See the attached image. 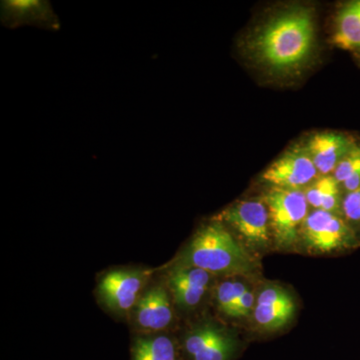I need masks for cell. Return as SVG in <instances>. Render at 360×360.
I'll list each match as a JSON object with an SVG mask.
<instances>
[{
	"mask_svg": "<svg viewBox=\"0 0 360 360\" xmlns=\"http://www.w3.org/2000/svg\"><path fill=\"white\" fill-rule=\"evenodd\" d=\"M175 264L227 276L248 274L255 269L253 257L233 238L226 225L217 219L198 229Z\"/></svg>",
	"mask_w": 360,
	"mask_h": 360,
	"instance_id": "7a4b0ae2",
	"label": "cell"
},
{
	"mask_svg": "<svg viewBox=\"0 0 360 360\" xmlns=\"http://www.w3.org/2000/svg\"><path fill=\"white\" fill-rule=\"evenodd\" d=\"M255 319L264 330H278L290 322L295 312L292 296L281 286L269 285L260 291L255 303Z\"/></svg>",
	"mask_w": 360,
	"mask_h": 360,
	"instance_id": "8fae6325",
	"label": "cell"
},
{
	"mask_svg": "<svg viewBox=\"0 0 360 360\" xmlns=\"http://www.w3.org/2000/svg\"><path fill=\"white\" fill-rule=\"evenodd\" d=\"M331 44L360 61V0L342 2L336 9Z\"/></svg>",
	"mask_w": 360,
	"mask_h": 360,
	"instance_id": "5bb4252c",
	"label": "cell"
},
{
	"mask_svg": "<svg viewBox=\"0 0 360 360\" xmlns=\"http://www.w3.org/2000/svg\"><path fill=\"white\" fill-rule=\"evenodd\" d=\"M184 350L189 360H232L238 352V342L224 328L205 323L187 333Z\"/></svg>",
	"mask_w": 360,
	"mask_h": 360,
	"instance_id": "ba28073f",
	"label": "cell"
},
{
	"mask_svg": "<svg viewBox=\"0 0 360 360\" xmlns=\"http://www.w3.org/2000/svg\"><path fill=\"white\" fill-rule=\"evenodd\" d=\"M340 188V184L333 174L321 175L305 188V198L309 205L315 210L341 215L343 198H341Z\"/></svg>",
	"mask_w": 360,
	"mask_h": 360,
	"instance_id": "9a60e30c",
	"label": "cell"
},
{
	"mask_svg": "<svg viewBox=\"0 0 360 360\" xmlns=\"http://www.w3.org/2000/svg\"><path fill=\"white\" fill-rule=\"evenodd\" d=\"M214 219L238 232L246 243L264 248L269 241V210L264 200H241L229 205Z\"/></svg>",
	"mask_w": 360,
	"mask_h": 360,
	"instance_id": "5b68a950",
	"label": "cell"
},
{
	"mask_svg": "<svg viewBox=\"0 0 360 360\" xmlns=\"http://www.w3.org/2000/svg\"><path fill=\"white\" fill-rule=\"evenodd\" d=\"M248 286L240 281H224L217 288V303L220 311L231 317L238 300L248 290Z\"/></svg>",
	"mask_w": 360,
	"mask_h": 360,
	"instance_id": "ac0fdd59",
	"label": "cell"
},
{
	"mask_svg": "<svg viewBox=\"0 0 360 360\" xmlns=\"http://www.w3.org/2000/svg\"><path fill=\"white\" fill-rule=\"evenodd\" d=\"M262 200L269 210L270 231L277 245L290 248L295 245L309 215L304 191L270 187Z\"/></svg>",
	"mask_w": 360,
	"mask_h": 360,
	"instance_id": "3957f363",
	"label": "cell"
},
{
	"mask_svg": "<svg viewBox=\"0 0 360 360\" xmlns=\"http://www.w3.org/2000/svg\"><path fill=\"white\" fill-rule=\"evenodd\" d=\"M303 241L310 250L321 253L352 250L360 238L340 214L315 210L309 213L302 229Z\"/></svg>",
	"mask_w": 360,
	"mask_h": 360,
	"instance_id": "277c9868",
	"label": "cell"
},
{
	"mask_svg": "<svg viewBox=\"0 0 360 360\" xmlns=\"http://www.w3.org/2000/svg\"><path fill=\"white\" fill-rule=\"evenodd\" d=\"M255 303H257L255 300V295H253L252 291L248 288L243 296H241L240 300H238L236 309L232 312L231 317L240 319V317L250 316L252 310H255Z\"/></svg>",
	"mask_w": 360,
	"mask_h": 360,
	"instance_id": "ffe728a7",
	"label": "cell"
},
{
	"mask_svg": "<svg viewBox=\"0 0 360 360\" xmlns=\"http://www.w3.org/2000/svg\"><path fill=\"white\" fill-rule=\"evenodd\" d=\"M341 217L355 233L360 231V188L345 194L341 203Z\"/></svg>",
	"mask_w": 360,
	"mask_h": 360,
	"instance_id": "d6986e66",
	"label": "cell"
},
{
	"mask_svg": "<svg viewBox=\"0 0 360 360\" xmlns=\"http://www.w3.org/2000/svg\"><path fill=\"white\" fill-rule=\"evenodd\" d=\"M134 309L137 326L148 333L165 330L174 319L169 296L162 286H153L146 291Z\"/></svg>",
	"mask_w": 360,
	"mask_h": 360,
	"instance_id": "4fadbf2b",
	"label": "cell"
},
{
	"mask_svg": "<svg viewBox=\"0 0 360 360\" xmlns=\"http://www.w3.org/2000/svg\"><path fill=\"white\" fill-rule=\"evenodd\" d=\"M212 276L198 267L175 264L168 274V285L175 303L186 310L198 307L210 288Z\"/></svg>",
	"mask_w": 360,
	"mask_h": 360,
	"instance_id": "7c38bea8",
	"label": "cell"
},
{
	"mask_svg": "<svg viewBox=\"0 0 360 360\" xmlns=\"http://www.w3.org/2000/svg\"><path fill=\"white\" fill-rule=\"evenodd\" d=\"M176 345L167 335L141 336L131 347V360H179Z\"/></svg>",
	"mask_w": 360,
	"mask_h": 360,
	"instance_id": "2e32d148",
	"label": "cell"
},
{
	"mask_svg": "<svg viewBox=\"0 0 360 360\" xmlns=\"http://www.w3.org/2000/svg\"><path fill=\"white\" fill-rule=\"evenodd\" d=\"M179 360H184V359H179Z\"/></svg>",
	"mask_w": 360,
	"mask_h": 360,
	"instance_id": "44dd1931",
	"label": "cell"
},
{
	"mask_svg": "<svg viewBox=\"0 0 360 360\" xmlns=\"http://www.w3.org/2000/svg\"><path fill=\"white\" fill-rule=\"evenodd\" d=\"M357 141L345 132L322 131L312 134L304 146L319 175H331Z\"/></svg>",
	"mask_w": 360,
	"mask_h": 360,
	"instance_id": "30bf717a",
	"label": "cell"
},
{
	"mask_svg": "<svg viewBox=\"0 0 360 360\" xmlns=\"http://www.w3.org/2000/svg\"><path fill=\"white\" fill-rule=\"evenodd\" d=\"M321 176L304 146L288 149L262 174V180L271 187L302 191Z\"/></svg>",
	"mask_w": 360,
	"mask_h": 360,
	"instance_id": "8992f818",
	"label": "cell"
},
{
	"mask_svg": "<svg viewBox=\"0 0 360 360\" xmlns=\"http://www.w3.org/2000/svg\"><path fill=\"white\" fill-rule=\"evenodd\" d=\"M333 176L345 193L360 188V139L338 165Z\"/></svg>",
	"mask_w": 360,
	"mask_h": 360,
	"instance_id": "e0dca14e",
	"label": "cell"
},
{
	"mask_svg": "<svg viewBox=\"0 0 360 360\" xmlns=\"http://www.w3.org/2000/svg\"><path fill=\"white\" fill-rule=\"evenodd\" d=\"M0 13V20L6 27L32 25L49 30H58L60 28L58 15L49 1L6 0L1 1Z\"/></svg>",
	"mask_w": 360,
	"mask_h": 360,
	"instance_id": "9c48e42d",
	"label": "cell"
},
{
	"mask_svg": "<svg viewBox=\"0 0 360 360\" xmlns=\"http://www.w3.org/2000/svg\"><path fill=\"white\" fill-rule=\"evenodd\" d=\"M150 272L118 269L108 272L99 281L97 291L103 304L117 314H127L136 307Z\"/></svg>",
	"mask_w": 360,
	"mask_h": 360,
	"instance_id": "52a82bcc",
	"label": "cell"
},
{
	"mask_svg": "<svg viewBox=\"0 0 360 360\" xmlns=\"http://www.w3.org/2000/svg\"><path fill=\"white\" fill-rule=\"evenodd\" d=\"M316 26L311 7L292 4L270 14L248 37V58L270 73L290 75L314 54Z\"/></svg>",
	"mask_w": 360,
	"mask_h": 360,
	"instance_id": "6da1fadb",
	"label": "cell"
}]
</instances>
